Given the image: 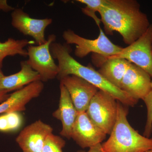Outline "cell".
Masks as SVG:
<instances>
[{
    "instance_id": "obj_1",
    "label": "cell",
    "mask_w": 152,
    "mask_h": 152,
    "mask_svg": "<svg viewBox=\"0 0 152 152\" xmlns=\"http://www.w3.org/2000/svg\"><path fill=\"white\" fill-rule=\"evenodd\" d=\"M99 13L106 34L119 33L128 45L140 37L151 25L136 0H106Z\"/></svg>"
},
{
    "instance_id": "obj_2",
    "label": "cell",
    "mask_w": 152,
    "mask_h": 152,
    "mask_svg": "<svg viewBox=\"0 0 152 152\" xmlns=\"http://www.w3.org/2000/svg\"><path fill=\"white\" fill-rule=\"evenodd\" d=\"M50 51L53 58L58 61L59 72L57 78L59 80L66 76L73 75L107 93L124 105L134 107L138 102L112 85L91 66L83 65L76 61L70 54L72 49L69 45L55 42L51 44Z\"/></svg>"
},
{
    "instance_id": "obj_3",
    "label": "cell",
    "mask_w": 152,
    "mask_h": 152,
    "mask_svg": "<svg viewBox=\"0 0 152 152\" xmlns=\"http://www.w3.org/2000/svg\"><path fill=\"white\" fill-rule=\"evenodd\" d=\"M115 123L108 140L102 145L104 152H147L152 149V138L134 129L128 121V109L118 101Z\"/></svg>"
},
{
    "instance_id": "obj_4",
    "label": "cell",
    "mask_w": 152,
    "mask_h": 152,
    "mask_svg": "<svg viewBox=\"0 0 152 152\" xmlns=\"http://www.w3.org/2000/svg\"><path fill=\"white\" fill-rule=\"evenodd\" d=\"M99 31V37L94 39L83 37L71 29L65 31L62 37L66 44L76 45L75 54L78 58H84L91 53L106 58L118 55L123 48L112 42L100 27Z\"/></svg>"
},
{
    "instance_id": "obj_5",
    "label": "cell",
    "mask_w": 152,
    "mask_h": 152,
    "mask_svg": "<svg viewBox=\"0 0 152 152\" xmlns=\"http://www.w3.org/2000/svg\"><path fill=\"white\" fill-rule=\"evenodd\" d=\"M117 102L110 95L99 90L92 99L86 111L92 121L106 134H110L115 123Z\"/></svg>"
},
{
    "instance_id": "obj_6",
    "label": "cell",
    "mask_w": 152,
    "mask_h": 152,
    "mask_svg": "<svg viewBox=\"0 0 152 152\" xmlns=\"http://www.w3.org/2000/svg\"><path fill=\"white\" fill-rule=\"evenodd\" d=\"M56 39L55 35H50L45 43L29 46L27 50L28 57L27 62L40 75L43 82L57 78L58 74V66L55 63L50 51V46L56 42Z\"/></svg>"
},
{
    "instance_id": "obj_7",
    "label": "cell",
    "mask_w": 152,
    "mask_h": 152,
    "mask_svg": "<svg viewBox=\"0 0 152 152\" xmlns=\"http://www.w3.org/2000/svg\"><path fill=\"white\" fill-rule=\"evenodd\" d=\"M152 24L146 31L118 55L108 57L124 59L141 68L152 77Z\"/></svg>"
},
{
    "instance_id": "obj_8",
    "label": "cell",
    "mask_w": 152,
    "mask_h": 152,
    "mask_svg": "<svg viewBox=\"0 0 152 152\" xmlns=\"http://www.w3.org/2000/svg\"><path fill=\"white\" fill-rule=\"evenodd\" d=\"M107 134L94 124L86 112L78 113L71 133V138L82 148L101 144Z\"/></svg>"
},
{
    "instance_id": "obj_9",
    "label": "cell",
    "mask_w": 152,
    "mask_h": 152,
    "mask_svg": "<svg viewBox=\"0 0 152 152\" xmlns=\"http://www.w3.org/2000/svg\"><path fill=\"white\" fill-rule=\"evenodd\" d=\"M12 25L15 28L26 36L32 37L37 45L46 42L45 30L51 24V18H33L21 9H15L11 14Z\"/></svg>"
},
{
    "instance_id": "obj_10",
    "label": "cell",
    "mask_w": 152,
    "mask_h": 152,
    "mask_svg": "<svg viewBox=\"0 0 152 152\" xmlns=\"http://www.w3.org/2000/svg\"><path fill=\"white\" fill-rule=\"evenodd\" d=\"M60 81L67 90L78 113L86 111L90 102L99 89L84 79L73 75L64 77Z\"/></svg>"
},
{
    "instance_id": "obj_11",
    "label": "cell",
    "mask_w": 152,
    "mask_h": 152,
    "mask_svg": "<svg viewBox=\"0 0 152 152\" xmlns=\"http://www.w3.org/2000/svg\"><path fill=\"white\" fill-rule=\"evenodd\" d=\"M151 77L141 68L130 63L121 89L137 100H143L152 90Z\"/></svg>"
},
{
    "instance_id": "obj_12",
    "label": "cell",
    "mask_w": 152,
    "mask_h": 152,
    "mask_svg": "<svg viewBox=\"0 0 152 152\" xmlns=\"http://www.w3.org/2000/svg\"><path fill=\"white\" fill-rule=\"evenodd\" d=\"M53 132L50 126L38 120L25 127L16 142L23 152H42L46 139Z\"/></svg>"
},
{
    "instance_id": "obj_13",
    "label": "cell",
    "mask_w": 152,
    "mask_h": 152,
    "mask_svg": "<svg viewBox=\"0 0 152 152\" xmlns=\"http://www.w3.org/2000/svg\"><path fill=\"white\" fill-rule=\"evenodd\" d=\"M44 88L43 82L39 80L16 91L0 104V114L25 111L26 105L33 99L39 96Z\"/></svg>"
},
{
    "instance_id": "obj_14",
    "label": "cell",
    "mask_w": 152,
    "mask_h": 152,
    "mask_svg": "<svg viewBox=\"0 0 152 152\" xmlns=\"http://www.w3.org/2000/svg\"><path fill=\"white\" fill-rule=\"evenodd\" d=\"M60 97L58 109L53 114V116L61 121L62 129L60 134L68 139L71 138L72 130L78 112L75 107L70 96L65 87L60 83Z\"/></svg>"
},
{
    "instance_id": "obj_15",
    "label": "cell",
    "mask_w": 152,
    "mask_h": 152,
    "mask_svg": "<svg viewBox=\"0 0 152 152\" xmlns=\"http://www.w3.org/2000/svg\"><path fill=\"white\" fill-rule=\"evenodd\" d=\"M20 70L10 75L5 76L0 80V90L10 92L22 88L33 82L41 80L40 76L34 70L26 61L20 62Z\"/></svg>"
},
{
    "instance_id": "obj_16",
    "label": "cell",
    "mask_w": 152,
    "mask_h": 152,
    "mask_svg": "<svg viewBox=\"0 0 152 152\" xmlns=\"http://www.w3.org/2000/svg\"><path fill=\"white\" fill-rule=\"evenodd\" d=\"M130 62L120 58H106L98 72L117 88L121 89V84Z\"/></svg>"
},
{
    "instance_id": "obj_17",
    "label": "cell",
    "mask_w": 152,
    "mask_h": 152,
    "mask_svg": "<svg viewBox=\"0 0 152 152\" xmlns=\"http://www.w3.org/2000/svg\"><path fill=\"white\" fill-rule=\"evenodd\" d=\"M31 44L26 39L16 40L9 38L4 42H0V71H2L4 60L8 56H14L18 55L21 56H28V52L25 48Z\"/></svg>"
},
{
    "instance_id": "obj_18",
    "label": "cell",
    "mask_w": 152,
    "mask_h": 152,
    "mask_svg": "<svg viewBox=\"0 0 152 152\" xmlns=\"http://www.w3.org/2000/svg\"><path fill=\"white\" fill-rule=\"evenodd\" d=\"M20 112L6 113L0 115V132H10L18 130L23 123Z\"/></svg>"
},
{
    "instance_id": "obj_19",
    "label": "cell",
    "mask_w": 152,
    "mask_h": 152,
    "mask_svg": "<svg viewBox=\"0 0 152 152\" xmlns=\"http://www.w3.org/2000/svg\"><path fill=\"white\" fill-rule=\"evenodd\" d=\"M78 2L86 5V7L82 9L85 15L92 18L99 28L101 21L96 15V12H99L105 4L106 0H78Z\"/></svg>"
},
{
    "instance_id": "obj_20",
    "label": "cell",
    "mask_w": 152,
    "mask_h": 152,
    "mask_svg": "<svg viewBox=\"0 0 152 152\" xmlns=\"http://www.w3.org/2000/svg\"><path fill=\"white\" fill-rule=\"evenodd\" d=\"M65 145V141L62 138L52 133L46 139L42 152H63Z\"/></svg>"
},
{
    "instance_id": "obj_21",
    "label": "cell",
    "mask_w": 152,
    "mask_h": 152,
    "mask_svg": "<svg viewBox=\"0 0 152 152\" xmlns=\"http://www.w3.org/2000/svg\"><path fill=\"white\" fill-rule=\"evenodd\" d=\"M144 102L147 108V118L143 136L150 138L152 133V90L145 97Z\"/></svg>"
},
{
    "instance_id": "obj_22",
    "label": "cell",
    "mask_w": 152,
    "mask_h": 152,
    "mask_svg": "<svg viewBox=\"0 0 152 152\" xmlns=\"http://www.w3.org/2000/svg\"><path fill=\"white\" fill-rule=\"evenodd\" d=\"M15 9L11 6H9L7 1L0 0V11L2 10L4 12H8L13 11Z\"/></svg>"
},
{
    "instance_id": "obj_23",
    "label": "cell",
    "mask_w": 152,
    "mask_h": 152,
    "mask_svg": "<svg viewBox=\"0 0 152 152\" xmlns=\"http://www.w3.org/2000/svg\"><path fill=\"white\" fill-rule=\"evenodd\" d=\"M77 152H104V151L103 150L102 148V145L101 144H97L96 145L94 146L89 148V149L87 151H78Z\"/></svg>"
},
{
    "instance_id": "obj_24",
    "label": "cell",
    "mask_w": 152,
    "mask_h": 152,
    "mask_svg": "<svg viewBox=\"0 0 152 152\" xmlns=\"http://www.w3.org/2000/svg\"><path fill=\"white\" fill-rule=\"evenodd\" d=\"M8 93L7 91L0 90V104L5 101L9 97L10 94H8Z\"/></svg>"
},
{
    "instance_id": "obj_25",
    "label": "cell",
    "mask_w": 152,
    "mask_h": 152,
    "mask_svg": "<svg viewBox=\"0 0 152 152\" xmlns=\"http://www.w3.org/2000/svg\"><path fill=\"white\" fill-rule=\"evenodd\" d=\"M4 76L5 75H4V73H3L2 71H0V80L3 77H4Z\"/></svg>"
},
{
    "instance_id": "obj_26",
    "label": "cell",
    "mask_w": 152,
    "mask_h": 152,
    "mask_svg": "<svg viewBox=\"0 0 152 152\" xmlns=\"http://www.w3.org/2000/svg\"><path fill=\"white\" fill-rule=\"evenodd\" d=\"M147 152H152V149L151 150H150V151H148Z\"/></svg>"
},
{
    "instance_id": "obj_27",
    "label": "cell",
    "mask_w": 152,
    "mask_h": 152,
    "mask_svg": "<svg viewBox=\"0 0 152 152\" xmlns=\"http://www.w3.org/2000/svg\"><path fill=\"white\" fill-rule=\"evenodd\" d=\"M151 86H152V81L151 82Z\"/></svg>"
},
{
    "instance_id": "obj_28",
    "label": "cell",
    "mask_w": 152,
    "mask_h": 152,
    "mask_svg": "<svg viewBox=\"0 0 152 152\" xmlns=\"http://www.w3.org/2000/svg\"></svg>"
}]
</instances>
